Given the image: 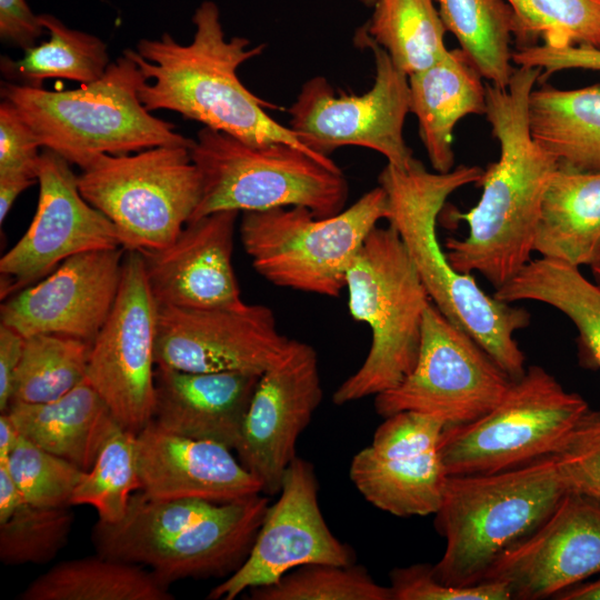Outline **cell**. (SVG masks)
<instances>
[{"mask_svg":"<svg viewBox=\"0 0 600 600\" xmlns=\"http://www.w3.org/2000/svg\"><path fill=\"white\" fill-rule=\"evenodd\" d=\"M217 506L199 499H153L138 490L120 521H97L92 544L103 557L138 564L150 550L187 530Z\"/></svg>","mask_w":600,"mask_h":600,"instance_id":"31","label":"cell"},{"mask_svg":"<svg viewBox=\"0 0 600 600\" xmlns=\"http://www.w3.org/2000/svg\"><path fill=\"white\" fill-rule=\"evenodd\" d=\"M190 154L201 177L190 221L226 210L278 207H304L326 218L342 211L348 199L347 179L330 158L286 142L252 144L204 127Z\"/></svg>","mask_w":600,"mask_h":600,"instance_id":"7","label":"cell"},{"mask_svg":"<svg viewBox=\"0 0 600 600\" xmlns=\"http://www.w3.org/2000/svg\"><path fill=\"white\" fill-rule=\"evenodd\" d=\"M239 213L226 210L190 221L168 246L140 252L158 306L208 309L244 303L232 267Z\"/></svg>","mask_w":600,"mask_h":600,"instance_id":"21","label":"cell"},{"mask_svg":"<svg viewBox=\"0 0 600 600\" xmlns=\"http://www.w3.org/2000/svg\"><path fill=\"white\" fill-rule=\"evenodd\" d=\"M600 247V172L559 164L543 193L533 250L589 266Z\"/></svg>","mask_w":600,"mask_h":600,"instance_id":"27","label":"cell"},{"mask_svg":"<svg viewBox=\"0 0 600 600\" xmlns=\"http://www.w3.org/2000/svg\"><path fill=\"white\" fill-rule=\"evenodd\" d=\"M158 309L142 254L127 251L112 311L91 344L87 380L134 433L153 417Z\"/></svg>","mask_w":600,"mask_h":600,"instance_id":"13","label":"cell"},{"mask_svg":"<svg viewBox=\"0 0 600 600\" xmlns=\"http://www.w3.org/2000/svg\"><path fill=\"white\" fill-rule=\"evenodd\" d=\"M511 382L493 358L431 302L413 370L400 384L377 394L374 409L383 418L414 411L446 426L464 424L498 404Z\"/></svg>","mask_w":600,"mask_h":600,"instance_id":"12","label":"cell"},{"mask_svg":"<svg viewBox=\"0 0 600 600\" xmlns=\"http://www.w3.org/2000/svg\"><path fill=\"white\" fill-rule=\"evenodd\" d=\"M482 174L481 167L466 164L431 172L417 159L407 169L387 163L378 182L388 197V224L399 233L431 302L517 380L527 368L514 333L530 324V313L486 293L472 274L456 271L437 234V218L449 196L477 184Z\"/></svg>","mask_w":600,"mask_h":600,"instance_id":"3","label":"cell"},{"mask_svg":"<svg viewBox=\"0 0 600 600\" xmlns=\"http://www.w3.org/2000/svg\"><path fill=\"white\" fill-rule=\"evenodd\" d=\"M568 491L553 456L493 473L449 476L433 514L446 540L433 574L452 587L480 582L494 560L530 536Z\"/></svg>","mask_w":600,"mask_h":600,"instance_id":"4","label":"cell"},{"mask_svg":"<svg viewBox=\"0 0 600 600\" xmlns=\"http://www.w3.org/2000/svg\"><path fill=\"white\" fill-rule=\"evenodd\" d=\"M41 148L34 132L9 100L0 103V183L38 182Z\"/></svg>","mask_w":600,"mask_h":600,"instance_id":"43","label":"cell"},{"mask_svg":"<svg viewBox=\"0 0 600 600\" xmlns=\"http://www.w3.org/2000/svg\"><path fill=\"white\" fill-rule=\"evenodd\" d=\"M91 344L61 334L26 337L11 403L49 402L76 388L87 379Z\"/></svg>","mask_w":600,"mask_h":600,"instance_id":"35","label":"cell"},{"mask_svg":"<svg viewBox=\"0 0 600 600\" xmlns=\"http://www.w3.org/2000/svg\"><path fill=\"white\" fill-rule=\"evenodd\" d=\"M260 376L156 366L151 421L171 433L234 450Z\"/></svg>","mask_w":600,"mask_h":600,"instance_id":"23","label":"cell"},{"mask_svg":"<svg viewBox=\"0 0 600 600\" xmlns=\"http://www.w3.org/2000/svg\"><path fill=\"white\" fill-rule=\"evenodd\" d=\"M600 573V502L569 490L527 538L500 554L482 580L504 582L512 599L556 598Z\"/></svg>","mask_w":600,"mask_h":600,"instance_id":"19","label":"cell"},{"mask_svg":"<svg viewBox=\"0 0 600 600\" xmlns=\"http://www.w3.org/2000/svg\"><path fill=\"white\" fill-rule=\"evenodd\" d=\"M24 502L8 466L0 462V523L7 521Z\"/></svg>","mask_w":600,"mask_h":600,"instance_id":"47","label":"cell"},{"mask_svg":"<svg viewBox=\"0 0 600 600\" xmlns=\"http://www.w3.org/2000/svg\"><path fill=\"white\" fill-rule=\"evenodd\" d=\"M358 1L367 7H372L374 3V0H358Z\"/></svg>","mask_w":600,"mask_h":600,"instance_id":"51","label":"cell"},{"mask_svg":"<svg viewBox=\"0 0 600 600\" xmlns=\"http://www.w3.org/2000/svg\"><path fill=\"white\" fill-rule=\"evenodd\" d=\"M313 464L296 457L282 478L279 498L269 504L252 549L242 566L212 588L210 600H232L268 586L310 563H354V553L329 529L318 498Z\"/></svg>","mask_w":600,"mask_h":600,"instance_id":"16","label":"cell"},{"mask_svg":"<svg viewBox=\"0 0 600 600\" xmlns=\"http://www.w3.org/2000/svg\"><path fill=\"white\" fill-rule=\"evenodd\" d=\"M52 150L41 152L39 198L24 234L1 257V298L38 282L68 258L121 247L114 224L81 194L78 176Z\"/></svg>","mask_w":600,"mask_h":600,"instance_id":"14","label":"cell"},{"mask_svg":"<svg viewBox=\"0 0 600 600\" xmlns=\"http://www.w3.org/2000/svg\"><path fill=\"white\" fill-rule=\"evenodd\" d=\"M553 457L569 490L600 502V410L589 409Z\"/></svg>","mask_w":600,"mask_h":600,"instance_id":"41","label":"cell"},{"mask_svg":"<svg viewBox=\"0 0 600 600\" xmlns=\"http://www.w3.org/2000/svg\"><path fill=\"white\" fill-rule=\"evenodd\" d=\"M532 138L559 164L600 172V83L558 89L542 82L528 103Z\"/></svg>","mask_w":600,"mask_h":600,"instance_id":"28","label":"cell"},{"mask_svg":"<svg viewBox=\"0 0 600 600\" xmlns=\"http://www.w3.org/2000/svg\"><path fill=\"white\" fill-rule=\"evenodd\" d=\"M482 76L461 49L409 76L410 112L418 120L421 142L436 172L454 168L453 131L469 114L486 113Z\"/></svg>","mask_w":600,"mask_h":600,"instance_id":"25","label":"cell"},{"mask_svg":"<svg viewBox=\"0 0 600 600\" xmlns=\"http://www.w3.org/2000/svg\"><path fill=\"white\" fill-rule=\"evenodd\" d=\"M554 599L559 600H600V578L589 582H580Z\"/></svg>","mask_w":600,"mask_h":600,"instance_id":"49","label":"cell"},{"mask_svg":"<svg viewBox=\"0 0 600 600\" xmlns=\"http://www.w3.org/2000/svg\"><path fill=\"white\" fill-rule=\"evenodd\" d=\"M252 600H392L390 587L377 583L364 567L310 563L274 583L249 590Z\"/></svg>","mask_w":600,"mask_h":600,"instance_id":"38","label":"cell"},{"mask_svg":"<svg viewBox=\"0 0 600 600\" xmlns=\"http://www.w3.org/2000/svg\"><path fill=\"white\" fill-rule=\"evenodd\" d=\"M190 146L101 153L81 168V194L114 224L127 251L161 249L190 221L201 197Z\"/></svg>","mask_w":600,"mask_h":600,"instance_id":"9","label":"cell"},{"mask_svg":"<svg viewBox=\"0 0 600 600\" xmlns=\"http://www.w3.org/2000/svg\"><path fill=\"white\" fill-rule=\"evenodd\" d=\"M46 31L39 14H34L26 0H0V38L21 49L36 46Z\"/></svg>","mask_w":600,"mask_h":600,"instance_id":"45","label":"cell"},{"mask_svg":"<svg viewBox=\"0 0 600 600\" xmlns=\"http://www.w3.org/2000/svg\"><path fill=\"white\" fill-rule=\"evenodd\" d=\"M127 250L72 256L1 306V323L21 336L51 333L92 343L116 302Z\"/></svg>","mask_w":600,"mask_h":600,"instance_id":"20","label":"cell"},{"mask_svg":"<svg viewBox=\"0 0 600 600\" xmlns=\"http://www.w3.org/2000/svg\"><path fill=\"white\" fill-rule=\"evenodd\" d=\"M137 433L117 423L106 438L93 467L83 473L70 506L96 509L99 521L116 523L128 509L131 496L141 489L136 460Z\"/></svg>","mask_w":600,"mask_h":600,"instance_id":"37","label":"cell"},{"mask_svg":"<svg viewBox=\"0 0 600 600\" xmlns=\"http://www.w3.org/2000/svg\"><path fill=\"white\" fill-rule=\"evenodd\" d=\"M64 508L22 503L0 523V560L7 566L44 564L66 547L73 514Z\"/></svg>","mask_w":600,"mask_h":600,"instance_id":"39","label":"cell"},{"mask_svg":"<svg viewBox=\"0 0 600 600\" xmlns=\"http://www.w3.org/2000/svg\"><path fill=\"white\" fill-rule=\"evenodd\" d=\"M512 11L516 49H600V0H506Z\"/></svg>","mask_w":600,"mask_h":600,"instance_id":"36","label":"cell"},{"mask_svg":"<svg viewBox=\"0 0 600 600\" xmlns=\"http://www.w3.org/2000/svg\"><path fill=\"white\" fill-rule=\"evenodd\" d=\"M269 506L261 493L220 503L171 540L146 553L138 564L164 584L184 579L229 577L248 558Z\"/></svg>","mask_w":600,"mask_h":600,"instance_id":"24","label":"cell"},{"mask_svg":"<svg viewBox=\"0 0 600 600\" xmlns=\"http://www.w3.org/2000/svg\"><path fill=\"white\" fill-rule=\"evenodd\" d=\"M388 216V197L378 186L326 218L304 207L242 212L240 238L252 267L270 283L334 298L366 238Z\"/></svg>","mask_w":600,"mask_h":600,"instance_id":"8","label":"cell"},{"mask_svg":"<svg viewBox=\"0 0 600 600\" xmlns=\"http://www.w3.org/2000/svg\"><path fill=\"white\" fill-rule=\"evenodd\" d=\"M540 73L538 68L516 67L507 87L486 84L484 114L500 156L483 169L478 203L464 213L451 212L453 220L468 224V234L444 242L456 271L479 272L494 289L530 262L542 197L559 167L529 128V97Z\"/></svg>","mask_w":600,"mask_h":600,"instance_id":"1","label":"cell"},{"mask_svg":"<svg viewBox=\"0 0 600 600\" xmlns=\"http://www.w3.org/2000/svg\"><path fill=\"white\" fill-rule=\"evenodd\" d=\"M392 600H511L509 587L501 581L483 580L472 586L452 587L433 574L429 563L394 568L390 572Z\"/></svg>","mask_w":600,"mask_h":600,"instance_id":"42","label":"cell"},{"mask_svg":"<svg viewBox=\"0 0 600 600\" xmlns=\"http://www.w3.org/2000/svg\"><path fill=\"white\" fill-rule=\"evenodd\" d=\"M512 62L517 67L541 70L539 82H544L553 73L582 69L600 72V49L589 47L550 48L537 44L512 51Z\"/></svg>","mask_w":600,"mask_h":600,"instance_id":"44","label":"cell"},{"mask_svg":"<svg viewBox=\"0 0 600 600\" xmlns=\"http://www.w3.org/2000/svg\"><path fill=\"white\" fill-rule=\"evenodd\" d=\"M594 282L600 287V247L589 264Z\"/></svg>","mask_w":600,"mask_h":600,"instance_id":"50","label":"cell"},{"mask_svg":"<svg viewBox=\"0 0 600 600\" xmlns=\"http://www.w3.org/2000/svg\"><path fill=\"white\" fill-rule=\"evenodd\" d=\"M322 399L317 351L292 339L286 353L258 381L234 448L239 461L278 494L296 444Z\"/></svg>","mask_w":600,"mask_h":600,"instance_id":"18","label":"cell"},{"mask_svg":"<svg viewBox=\"0 0 600 600\" xmlns=\"http://www.w3.org/2000/svg\"><path fill=\"white\" fill-rule=\"evenodd\" d=\"M49 34L47 41L24 50L23 57L1 58L2 73L14 83L41 88L46 79H67L88 84L106 72L107 44L98 37L69 28L50 14H39Z\"/></svg>","mask_w":600,"mask_h":600,"instance_id":"32","label":"cell"},{"mask_svg":"<svg viewBox=\"0 0 600 600\" xmlns=\"http://www.w3.org/2000/svg\"><path fill=\"white\" fill-rule=\"evenodd\" d=\"M493 297L508 303L538 301L562 312L578 331L580 363L600 370V287L589 281L579 267L541 257L531 259L516 277L496 289Z\"/></svg>","mask_w":600,"mask_h":600,"instance_id":"29","label":"cell"},{"mask_svg":"<svg viewBox=\"0 0 600 600\" xmlns=\"http://www.w3.org/2000/svg\"><path fill=\"white\" fill-rule=\"evenodd\" d=\"M158 307L156 366L190 372L262 374L286 353L292 340L278 330L272 309L264 304Z\"/></svg>","mask_w":600,"mask_h":600,"instance_id":"15","label":"cell"},{"mask_svg":"<svg viewBox=\"0 0 600 600\" xmlns=\"http://www.w3.org/2000/svg\"><path fill=\"white\" fill-rule=\"evenodd\" d=\"M7 413L23 438L86 472L119 423L87 379L49 402H12Z\"/></svg>","mask_w":600,"mask_h":600,"instance_id":"26","label":"cell"},{"mask_svg":"<svg viewBox=\"0 0 600 600\" xmlns=\"http://www.w3.org/2000/svg\"><path fill=\"white\" fill-rule=\"evenodd\" d=\"M444 427L414 411L384 418L371 443L351 460L352 483L368 502L393 516L434 514L449 477L439 451Z\"/></svg>","mask_w":600,"mask_h":600,"instance_id":"17","label":"cell"},{"mask_svg":"<svg viewBox=\"0 0 600 600\" xmlns=\"http://www.w3.org/2000/svg\"><path fill=\"white\" fill-rule=\"evenodd\" d=\"M351 317L366 323L371 344L360 368L333 392L338 406L377 396L413 370L431 299L396 229L374 227L346 276Z\"/></svg>","mask_w":600,"mask_h":600,"instance_id":"6","label":"cell"},{"mask_svg":"<svg viewBox=\"0 0 600 600\" xmlns=\"http://www.w3.org/2000/svg\"><path fill=\"white\" fill-rule=\"evenodd\" d=\"M354 41L373 53L372 88L361 94H336L324 77L316 76L303 83L289 108V128L319 156L329 157L341 147L356 146L374 150L387 163L407 169L416 161L403 137L410 112L409 77L384 49L361 32Z\"/></svg>","mask_w":600,"mask_h":600,"instance_id":"11","label":"cell"},{"mask_svg":"<svg viewBox=\"0 0 600 600\" xmlns=\"http://www.w3.org/2000/svg\"><path fill=\"white\" fill-rule=\"evenodd\" d=\"M148 81L126 52L98 80L79 89L49 91L1 82V98L16 106L41 148L83 168L93 157L128 154L167 146H190L193 139L151 114L139 98Z\"/></svg>","mask_w":600,"mask_h":600,"instance_id":"5","label":"cell"},{"mask_svg":"<svg viewBox=\"0 0 600 600\" xmlns=\"http://www.w3.org/2000/svg\"><path fill=\"white\" fill-rule=\"evenodd\" d=\"M588 410L580 394L529 366L484 416L444 427L439 451L447 473H493L553 456Z\"/></svg>","mask_w":600,"mask_h":600,"instance_id":"10","label":"cell"},{"mask_svg":"<svg viewBox=\"0 0 600 600\" xmlns=\"http://www.w3.org/2000/svg\"><path fill=\"white\" fill-rule=\"evenodd\" d=\"M368 23L359 30L389 54L408 77L439 61L447 52L434 0H374Z\"/></svg>","mask_w":600,"mask_h":600,"instance_id":"33","label":"cell"},{"mask_svg":"<svg viewBox=\"0 0 600 600\" xmlns=\"http://www.w3.org/2000/svg\"><path fill=\"white\" fill-rule=\"evenodd\" d=\"M96 556L66 560L32 580L20 600H172L169 586L150 570Z\"/></svg>","mask_w":600,"mask_h":600,"instance_id":"30","label":"cell"},{"mask_svg":"<svg viewBox=\"0 0 600 600\" xmlns=\"http://www.w3.org/2000/svg\"><path fill=\"white\" fill-rule=\"evenodd\" d=\"M24 337L0 323V412L8 411L13 393L16 373L21 361Z\"/></svg>","mask_w":600,"mask_h":600,"instance_id":"46","label":"cell"},{"mask_svg":"<svg viewBox=\"0 0 600 600\" xmlns=\"http://www.w3.org/2000/svg\"><path fill=\"white\" fill-rule=\"evenodd\" d=\"M4 463L24 501L41 508L71 507L73 491L86 472L21 434Z\"/></svg>","mask_w":600,"mask_h":600,"instance_id":"40","label":"cell"},{"mask_svg":"<svg viewBox=\"0 0 600 600\" xmlns=\"http://www.w3.org/2000/svg\"><path fill=\"white\" fill-rule=\"evenodd\" d=\"M20 433L10 416L4 412L0 414V462L7 461L14 449Z\"/></svg>","mask_w":600,"mask_h":600,"instance_id":"48","label":"cell"},{"mask_svg":"<svg viewBox=\"0 0 600 600\" xmlns=\"http://www.w3.org/2000/svg\"><path fill=\"white\" fill-rule=\"evenodd\" d=\"M227 446L171 433L150 421L136 436L141 491L153 499L227 503L262 493Z\"/></svg>","mask_w":600,"mask_h":600,"instance_id":"22","label":"cell"},{"mask_svg":"<svg viewBox=\"0 0 600 600\" xmlns=\"http://www.w3.org/2000/svg\"><path fill=\"white\" fill-rule=\"evenodd\" d=\"M192 22L196 31L189 44L164 32L159 39L139 40L137 50H124L148 79L139 91L146 109L174 111L252 144L286 142L314 153L270 117L266 107L273 106L238 77L239 67L260 56L264 44L251 47L244 37L227 39L220 9L211 0L198 6Z\"/></svg>","mask_w":600,"mask_h":600,"instance_id":"2","label":"cell"},{"mask_svg":"<svg viewBox=\"0 0 600 600\" xmlns=\"http://www.w3.org/2000/svg\"><path fill=\"white\" fill-rule=\"evenodd\" d=\"M447 29L483 79L504 88L512 66V11L506 0H434Z\"/></svg>","mask_w":600,"mask_h":600,"instance_id":"34","label":"cell"}]
</instances>
